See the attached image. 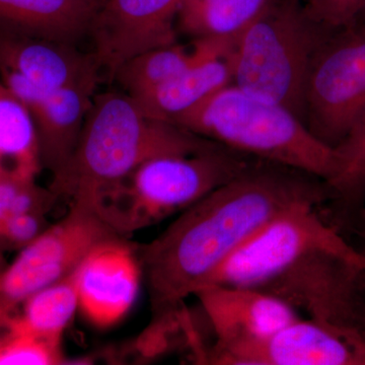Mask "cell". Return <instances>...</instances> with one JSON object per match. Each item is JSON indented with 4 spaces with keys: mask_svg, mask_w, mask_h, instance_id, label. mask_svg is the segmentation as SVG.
Segmentation results:
<instances>
[{
    "mask_svg": "<svg viewBox=\"0 0 365 365\" xmlns=\"http://www.w3.org/2000/svg\"><path fill=\"white\" fill-rule=\"evenodd\" d=\"M330 193L318 178L260 160L185 209L160 237L137 246L158 319L179 318L184 299L274 218L300 204L319 207Z\"/></svg>",
    "mask_w": 365,
    "mask_h": 365,
    "instance_id": "obj_1",
    "label": "cell"
},
{
    "mask_svg": "<svg viewBox=\"0 0 365 365\" xmlns=\"http://www.w3.org/2000/svg\"><path fill=\"white\" fill-rule=\"evenodd\" d=\"M215 285L258 290L309 319L365 335V254L311 204L262 228L205 287Z\"/></svg>",
    "mask_w": 365,
    "mask_h": 365,
    "instance_id": "obj_2",
    "label": "cell"
},
{
    "mask_svg": "<svg viewBox=\"0 0 365 365\" xmlns=\"http://www.w3.org/2000/svg\"><path fill=\"white\" fill-rule=\"evenodd\" d=\"M218 145L148 116L129 95L102 93L93 98L78 145L53 175L49 189L93 211L101 197L148 160L194 155Z\"/></svg>",
    "mask_w": 365,
    "mask_h": 365,
    "instance_id": "obj_3",
    "label": "cell"
},
{
    "mask_svg": "<svg viewBox=\"0 0 365 365\" xmlns=\"http://www.w3.org/2000/svg\"><path fill=\"white\" fill-rule=\"evenodd\" d=\"M172 123L242 155L318 178L332 191L340 178L335 148L319 140L289 110L232 83L182 113Z\"/></svg>",
    "mask_w": 365,
    "mask_h": 365,
    "instance_id": "obj_4",
    "label": "cell"
},
{
    "mask_svg": "<svg viewBox=\"0 0 365 365\" xmlns=\"http://www.w3.org/2000/svg\"><path fill=\"white\" fill-rule=\"evenodd\" d=\"M299 0H272L227 54L232 85L282 106L304 123V90L314 53L327 36Z\"/></svg>",
    "mask_w": 365,
    "mask_h": 365,
    "instance_id": "obj_5",
    "label": "cell"
},
{
    "mask_svg": "<svg viewBox=\"0 0 365 365\" xmlns=\"http://www.w3.org/2000/svg\"><path fill=\"white\" fill-rule=\"evenodd\" d=\"M254 163L223 145L153 158L101 197L93 211L118 234H131L182 212Z\"/></svg>",
    "mask_w": 365,
    "mask_h": 365,
    "instance_id": "obj_6",
    "label": "cell"
},
{
    "mask_svg": "<svg viewBox=\"0 0 365 365\" xmlns=\"http://www.w3.org/2000/svg\"><path fill=\"white\" fill-rule=\"evenodd\" d=\"M365 114V26L329 34L312 60L304 90V124L337 148Z\"/></svg>",
    "mask_w": 365,
    "mask_h": 365,
    "instance_id": "obj_7",
    "label": "cell"
},
{
    "mask_svg": "<svg viewBox=\"0 0 365 365\" xmlns=\"http://www.w3.org/2000/svg\"><path fill=\"white\" fill-rule=\"evenodd\" d=\"M121 237L91 209L71 203L63 218L21 250L0 274V314L78 269L96 247Z\"/></svg>",
    "mask_w": 365,
    "mask_h": 365,
    "instance_id": "obj_8",
    "label": "cell"
},
{
    "mask_svg": "<svg viewBox=\"0 0 365 365\" xmlns=\"http://www.w3.org/2000/svg\"><path fill=\"white\" fill-rule=\"evenodd\" d=\"M204 360L234 365H365V335L297 319L266 339L211 353Z\"/></svg>",
    "mask_w": 365,
    "mask_h": 365,
    "instance_id": "obj_9",
    "label": "cell"
},
{
    "mask_svg": "<svg viewBox=\"0 0 365 365\" xmlns=\"http://www.w3.org/2000/svg\"><path fill=\"white\" fill-rule=\"evenodd\" d=\"M182 0H106L90 35L101 68L114 78L125 62L176 43L175 21Z\"/></svg>",
    "mask_w": 365,
    "mask_h": 365,
    "instance_id": "obj_10",
    "label": "cell"
},
{
    "mask_svg": "<svg viewBox=\"0 0 365 365\" xmlns=\"http://www.w3.org/2000/svg\"><path fill=\"white\" fill-rule=\"evenodd\" d=\"M76 274L79 311L98 328L115 325L128 314L143 279L137 245L122 235L96 247Z\"/></svg>",
    "mask_w": 365,
    "mask_h": 365,
    "instance_id": "obj_11",
    "label": "cell"
},
{
    "mask_svg": "<svg viewBox=\"0 0 365 365\" xmlns=\"http://www.w3.org/2000/svg\"><path fill=\"white\" fill-rule=\"evenodd\" d=\"M0 78L32 115L42 168L58 172L78 145L96 86L47 91L11 69H0Z\"/></svg>",
    "mask_w": 365,
    "mask_h": 365,
    "instance_id": "obj_12",
    "label": "cell"
},
{
    "mask_svg": "<svg viewBox=\"0 0 365 365\" xmlns=\"http://www.w3.org/2000/svg\"><path fill=\"white\" fill-rule=\"evenodd\" d=\"M195 295L215 337L205 356L266 339L299 319L285 302L250 288L215 285Z\"/></svg>",
    "mask_w": 365,
    "mask_h": 365,
    "instance_id": "obj_13",
    "label": "cell"
},
{
    "mask_svg": "<svg viewBox=\"0 0 365 365\" xmlns=\"http://www.w3.org/2000/svg\"><path fill=\"white\" fill-rule=\"evenodd\" d=\"M11 69L47 91L97 86L101 71L93 53L76 45L0 31V69Z\"/></svg>",
    "mask_w": 365,
    "mask_h": 365,
    "instance_id": "obj_14",
    "label": "cell"
},
{
    "mask_svg": "<svg viewBox=\"0 0 365 365\" xmlns=\"http://www.w3.org/2000/svg\"><path fill=\"white\" fill-rule=\"evenodd\" d=\"M105 0H0V31L76 45Z\"/></svg>",
    "mask_w": 365,
    "mask_h": 365,
    "instance_id": "obj_15",
    "label": "cell"
},
{
    "mask_svg": "<svg viewBox=\"0 0 365 365\" xmlns=\"http://www.w3.org/2000/svg\"><path fill=\"white\" fill-rule=\"evenodd\" d=\"M234 42L222 39H197L193 48L176 44L148 50L118 69L114 78L127 95L136 97L176 78L209 59L227 56Z\"/></svg>",
    "mask_w": 365,
    "mask_h": 365,
    "instance_id": "obj_16",
    "label": "cell"
},
{
    "mask_svg": "<svg viewBox=\"0 0 365 365\" xmlns=\"http://www.w3.org/2000/svg\"><path fill=\"white\" fill-rule=\"evenodd\" d=\"M232 83L227 55L209 59L176 78L133 98L148 116L170 122L182 113Z\"/></svg>",
    "mask_w": 365,
    "mask_h": 365,
    "instance_id": "obj_17",
    "label": "cell"
},
{
    "mask_svg": "<svg viewBox=\"0 0 365 365\" xmlns=\"http://www.w3.org/2000/svg\"><path fill=\"white\" fill-rule=\"evenodd\" d=\"M272 0H182L177 21L195 39L232 41Z\"/></svg>",
    "mask_w": 365,
    "mask_h": 365,
    "instance_id": "obj_18",
    "label": "cell"
},
{
    "mask_svg": "<svg viewBox=\"0 0 365 365\" xmlns=\"http://www.w3.org/2000/svg\"><path fill=\"white\" fill-rule=\"evenodd\" d=\"M0 158L19 176L35 179L42 165L32 115L0 78Z\"/></svg>",
    "mask_w": 365,
    "mask_h": 365,
    "instance_id": "obj_19",
    "label": "cell"
},
{
    "mask_svg": "<svg viewBox=\"0 0 365 365\" xmlns=\"http://www.w3.org/2000/svg\"><path fill=\"white\" fill-rule=\"evenodd\" d=\"M76 271L31 295L21 304L19 318L29 331L61 343L64 331L79 309Z\"/></svg>",
    "mask_w": 365,
    "mask_h": 365,
    "instance_id": "obj_20",
    "label": "cell"
},
{
    "mask_svg": "<svg viewBox=\"0 0 365 365\" xmlns=\"http://www.w3.org/2000/svg\"><path fill=\"white\" fill-rule=\"evenodd\" d=\"M16 313L0 316V365L61 364V343L31 332Z\"/></svg>",
    "mask_w": 365,
    "mask_h": 365,
    "instance_id": "obj_21",
    "label": "cell"
},
{
    "mask_svg": "<svg viewBox=\"0 0 365 365\" xmlns=\"http://www.w3.org/2000/svg\"><path fill=\"white\" fill-rule=\"evenodd\" d=\"M340 158L341 175L335 190L350 192L365 182V114L347 138L335 148Z\"/></svg>",
    "mask_w": 365,
    "mask_h": 365,
    "instance_id": "obj_22",
    "label": "cell"
},
{
    "mask_svg": "<svg viewBox=\"0 0 365 365\" xmlns=\"http://www.w3.org/2000/svg\"><path fill=\"white\" fill-rule=\"evenodd\" d=\"M307 16L317 25L335 31L356 23L365 9V0H307Z\"/></svg>",
    "mask_w": 365,
    "mask_h": 365,
    "instance_id": "obj_23",
    "label": "cell"
},
{
    "mask_svg": "<svg viewBox=\"0 0 365 365\" xmlns=\"http://www.w3.org/2000/svg\"><path fill=\"white\" fill-rule=\"evenodd\" d=\"M48 227L45 212H26L9 216L0 225V248H25Z\"/></svg>",
    "mask_w": 365,
    "mask_h": 365,
    "instance_id": "obj_24",
    "label": "cell"
},
{
    "mask_svg": "<svg viewBox=\"0 0 365 365\" xmlns=\"http://www.w3.org/2000/svg\"><path fill=\"white\" fill-rule=\"evenodd\" d=\"M35 179H28L11 174L0 179V225L9 216L13 215L16 197L26 182Z\"/></svg>",
    "mask_w": 365,
    "mask_h": 365,
    "instance_id": "obj_25",
    "label": "cell"
},
{
    "mask_svg": "<svg viewBox=\"0 0 365 365\" xmlns=\"http://www.w3.org/2000/svg\"><path fill=\"white\" fill-rule=\"evenodd\" d=\"M11 174H14L13 170H9V168L6 167V163H4V160L0 158V179H1V178L9 176V175Z\"/></svg>",
    "mask_w": 365,
    "mask_h": 365,
    "instance_id": "obj_26",
    "label": "cell"
},
{
    "mask_svg": "<svg viewBox=\"0 0 365 365\" xmlns=\"http://www.w3.org/2000/svg\"><path fill=\"white\" fill-rule=\"evenodd\" d=\"M7 263L4 256V250L0 248V274L6 269Z\"/></svg>",
    "mask_w": 365,
    "mask_h": 365,
    "instance_id": "obj_27",
    "label": "cell"
},
{
    "mask_svg": "<svg viewBox=\"0 0 365 365\" xmlns=\"http://www.w3.org/2000/svg\"><path fill=\"white\" fill-rule=\"evenodd\" d=\"M357 23L361 24V25L365 26V9L364 11H362L361 14H360L359 18L357 19Z\"/></svg>",
    "mask_w": 365,
    "mask_h": 365,
    "instance_id": "obj_28",
    "label": "cell"
},
{
    "mask_svg": "<svg viewBox=\"0 0 365 365\" xmlns=\"http://www.w3.org/2000/svg\"><path fill=\"white\" fill-rule=\"evenodd\" d=\"M362 235H364V237H365V227H364V230H362ZM364 252V253L365 254V251H362Z\"/></svg>",
    "mask_w": 365,
    "mask_h": 365,
    "instance_id": "obj_29",
    "label": "cell"
},
{
    "mask_svg": "<svg viewBox=\"0 0 365 365\" xmlns=\"http://www.w3.org/2000/svg\"><path fill=\"white\" fill-rule=\"evenodd\" d=\"M105 1H106V0H105Z\"/></svg>",
    "mask_w": 365,
    "mask_h": 365,
    "instance_id": "obj_30",
    "label": "cell"
}]
</instances>
